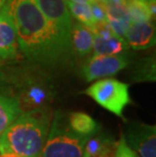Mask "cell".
<instances>
[{"label": "cell", "mask_w": 156, "mask_h": 157, "mask_svg": "<svg viewBox=\"0 0 156 157\" xmlns=\"http://www.w3.org/2000/svg\"><path fill=\"white\" fill-rule=\"evenodd\" d=\"M129 48L146 50L155 45V25L152 21L132 22L125 35Z\"/></svg>", "instance_id": "9c48e42d"}, {"label": "cell", "mask_w": 156, "mask_h": 157, "mask_svg": "<svg viewBox=\"0 0 156 157\" xmlns=\"http://www.w3.org/2000/svg\"><path fill=\"white\" fill-rule=\"evenodd\" d=\"M87 1H88L89 3H90V2H93V1H94V0H87Z\"/></svg>", "instance_id": "83f0119b"}, {"label": "cell", "mask_w": 156, "mask_h": 157, "mask_svg": "<svg viewBox=\"0 0 156 157\" xmlns=\"http://www.w3.org/2000/svg\"><path fill=\"white\" fill-rule=\"evenodd\" d=\"M131 63L130 55L117 56H93L87 59L81 67L82 77L85 81L91 82L96 79H104L114 76L123 69L128 67Z\"/></svg>", "instance_id": "52a82bcc"}, {"label": "cell", "mask_w": 156, "mask_h": 157, "mask_svg": "<svg viewBox=\"0 0 156 157\" xmlns=\"http://www.w3.org/2000/svg\"><path fill=\"white\" fill-rule=\"evenodd\" d=\"M132 22L152 21L147 3L144 0H126L124 3Z\"/></svg>", "instance_id": "e0dca14e"}, {"label": "cell", "mask_w": 156, "mask_h": 157, "mask_svg": "<svg viewBox=\"0 0 156 157\" xmlns=\"http://www.w3.org/2000/svg\"><path fill=\"white\" fill-rule=\"evenodd\" d=\"M0 157H21L15 153H0Z\"/></svg>", "instance_id": "7402d4cb"}, {"label": "cell", "mask_w": 156, "mask_h": 157, "mask_svg": "<svg viewBox=\"0 0 156 157\" xmlns=\"http://www.w3.org/2000/svg\"><path fill=\"white\" fill-rule=\"evenodd\" d=\"M84 151L89 157H115L117 143L108 137L95 134L87 140Z\"/></svg>", "instance_id": "5bb4252c"}, {"label": "cell", "mask_w": 156, "mask_h": 157, "mask_svg": "<svg viewBox=\"0 0 156 157\" xmlns=\"http://www.w3.org/2000/svg\"><path fill=\"white\" fill-rule=\"evenodd\" d=\"M48 21L64 51L72 59L70 36L73 18L65 0H34Z\"/></svg>", "instance_id": "5b68a950"}, {"label": "cell", "mask_w": 156, "mask_h": 157, "mask_svg": "<svg viewBox=\"0 0 156 157\" xmlns=\"http://www.w3.org/2000/svg\"><path fill=\"white\" fill-rule=\"evenodd\" d=\"M88 139L73 133L68 126L67 117L58 111L53 117L42 157H83Z\"/></svg>", "instance_id": "3957f363"}, {"label": "cell", "mask_w": 156, "mask_h": 157, "mask_svg": "<svg viewBox=\"0 0 156 157\" xmlns=\"http://www.w3.org/2000/svg\"><path fill=\"white\" fill-rule=\"evenodd\" d=\"M70 44L73 58L86 62L93 51V33L81 23L73 21Z\"/></svg>", "instance_id": "30bf717a"}, {"label": "cell", "mask_w": 156, "mask_h": 157, "mask_svg": "<svg viewBox=\"0 0 156 157\" xmlns=\"http://www.w3.org/2000/svg\"><path fill=\"white\" fill-rule=\"evenodd\" d=\"M51 123V113L46 108L22 111L0 136V153L42 157Z\"/></svg>", "instance_id": "7a4b0ae2"}, {"label": "cell", "mask_w": 156, "mask_h": 157, "mask_svg": "<svg viewBox=\"0 0 156 157\" xmlns=\"http://www.w3.org/2000/svg\"><path fill=\"white\" fill-rule=\"evenodd\" d=\"M66 4H67V7L69 9V12H70L71 16L76 19V21L83 25L86 28H88L90 31L94 29L95 21L93 19V16L91 14L89 3H87V4H82V3H74V2L66 1Z\"/></svg>", "instance_id": "2e32d148"}, {"label": "cell", "mask_w": 156, "mask_h": 157, "mask_svg": "<svg viewBox=\"0 0 156 157\" xmlns=\"http://www.w3.org/2000/svg\"><path fill=\"white\" fill-rule=\"evenodd\" d=\"M129 46L124 38L114 33L98 36L93 35V56H117L128 54Z\"/></svg>", "instance_id": "7c38bea8"}, {"label": "cell", "mask_w": 156, "mask_h": 157, "mask_svg": "<svg viewBox=\"0 0 156 157\" xmlns=\"http://www.w3.org/2000/svg\"><path fill=\"white\" fill-rule=\"evenodd\" d=\"M95 2H98V3H105L108 0H94Z\"/></svg>", "instance_id": "484cf974"}, {"label": "cell", "mask_w": 156, "mask_h": 157, "mask_svg": "<svg viewBox=\"0 0 156 157\" xmlns=\"http://www.w3.org/2000/svg\"><path fill=\"white\" fill-rule=\"evenodd\" d=\"M83 157H89V156H88V154H87V153H86L85 151H84V154H83Z\"/></svg>", "instance_id": "4316f807"}, {"label": "cell", "mask_w": 156, "mask_h": 157, "mask_svg": "<svg viewBox=\"0 0 156 157\" xmlns=\"http://www.w3.org/2000/svg\"><path fill=\"white\" fill-rule=\"evenodd\" d=\"M146 3H147V6L149 8V11H150V14L152 16V18H155V14H156V3L155 0H146Z\"/></svg>", "instance_id": "44dd1931"}, {"label": "cell", "mask_w": 156, "mask_h": 157, "mask_svg": "<svg viewBox=\"0 0 156 157\" xmlns=\"http://www.w3.org/2000/svg\"><path fill=\"white\" fill-rule=\"evenodd\" d=\"M89 6H90V10H91V14L93 16V19L96 23H101V22H107L108 21V16L105 10L101 3L98 2H90L89 3Z\"/></svg>", "instance_id": "d6986e66"}, {"label": "cell", "mask_w": 156, "mask_h": 157, "mask_svg": "<svg viewBox=\"0 0 156 157\" xmlns=\"http://www.w3.org/2000/svg\"><path fill=\"white\" fill-rule=\"evenodd\" d=\"M126 0H108L105 3H115V4H124Z\"/></svg>", "instance_id": "603a6c76"}, {"label": "cell", "mask_w": 156, "mask_h": 157, "mask_svg": "<svg viewBox=\"0 0 156 157\" xmlns=\"http://www.w3.org/2000/svg\"><path fill=\"white\" fill-rule=\"evenodd\" d=\"M21 113V105L14 90H0V136Z\"/></svg>", "instance_id": "8fae6325"}, {"label": "cell", "mask_w": 156, "mask_h": 157, "mask_svg": "<svg viewBox=\"0 0 156 157\" xmlns=\"http://www.w3.org/2000/svg\"><path fill=\"white\" fill-rule=\"evenodd\" d=\"M29 77V75L22 71H7L0 68V90L19 88Z\"/></svg>", "instance_id": "ac0fdd59"}, {"label": "cell", "mask_w": 156, "mask_h": 157, "mask_svg": "<svg viewBox=\"0 0 156 157\" xmlns=\"http://www.w3.org/2000/svg\"><path fill=\"white\" fill-rule=\"evenodd\" d=\"M8 2V0H0V10L6 5V3Z\"/></svg>", "instance_id": "d4e9b609"}, {"label": "cell", "mask_w": 156, "mask_h": 157, "mask_svg": "<svg viewBox=\"0 0 156 157\" xmlns=\"http://www.w3.org/2000/svg\"><path fill=\"white\" fill-rule=\"evenodd\" d=\"M115 157H139V156L126 144L124 137L121 136L120 141L117 143V151H116Z\"/></svg>", "instance_id": "ffe728a7"}, {"label": "cell", "mask_w": 156, "mask_h": 157, "mask_svg": "<svg viewBox=\"0 0 156 157\" xmlns=\"http://www.w3.org/2000/svg\"><path fill=\"white\" fill-rule=\"evenodd\" d=\"M21 55L39 67L57 68L71 58L34 0H8Z\"/></svg>", "instance_id": "6da1fadb"}, {"label": "cell", "mask_w": 156, "mask_h": 157, "mask_svg": "<svg viewBox=\"0 0 156 157\" xmlns=\"http://www.w3.org/2000/svg\"><path fill=\"white\" fill-rule=\"evenodd\" d=\"M67 123L73 133L88 138L97 134L99 129L97 122L92 117L81 112L71 113L67 117Z\"/></svg>", "instance_id": "4fadbf2b"}, {"label": "cell", "mask_w": 156, "mask_h": 157, "mask_svg": "<svg viewBox=\"0 0 156 157\" xmlns=\"http://www.w3.org/2000/svg\"><path fill=\"white\" fill-rule=\"evenodd\" d=\"M21 57L15 25L7 2L0 10V66L16 63Z\"/></svg>", "instance_id": "8992f818"}, {"label": "cell", "mask_w": 156, "mask_h": 157, "mask_svg": "<svg viewBox=\"0 0 156 157\" xmlns=\"http://www.w3.org/2000/svg\"><path fill=\"white\" fill-rule=\"evenodd\" d=\"M132 80L137 82L155 81V59L154 57H147L136 63L133 69Z\"/></svg>", "instance_id": "9a60e30c"}, {"label": "cell", "mask_w": 156, "mask_h": 157, "mask_svg": "<svg viewBox=\"0 0 156 157\" xmlns=\"http://www.w3.org/2000/svg\"><path fill=\"white\" fill-rule=\"evenodd\" d=\"M144 1H146V0H144Z\"/></svg>", "instance_id": "f1b7e54d"}, {"label": "cell", "mask_w": 156, "mask_h": 157, "mask_svg": "<svg viewBox=\"0 0 156 157\" xmlns=\"http://www.w3.org/2000/svg\"><path fill=\"white\" fill-rule=\"evenodd\" d=\"M65 1L74 2V3H82V4H87V3H89L87 0H65Z\"/></svg>", "instance_id": "cb8c5ba5"}, {"label": "cell", "mask_w": 156, "mask_h": 157, "mask_svg": "<svg viewBox=\"0 0 156 157\" xmlns=\"http://www.w3.org/2000/svg\"><path fill=\"white\" fill-rule=\"evenodd\" d=\"M82 93L119 118H123L124 109L131 103L129 85L114 78L99 79Z\"/></svg>", "instance_id": "277c9868"}, {"label": "cell", "mask_w": 156, "mask_h": 157, "mask_svg": "<svg viewBox=\"0 0 156 157\" xmlns=\"http://www.w3.org/2000/svg\"><path fill=\"white\" fill-rule=\"evenodd\" d=\"M124 140L139 157H156V127L138 122L126 125Z\"/></svg>", "instance_id": "ba28073f"}]
</instances>
